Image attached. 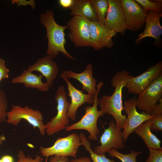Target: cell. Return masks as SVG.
Listing matches in <instances>:
<instances>
[{
  "label": "cell",
  "mask_w": 162,
  "mask_h": 162,
  "mask_svg": "<svg viewBox=\"0 0 162 162\" xmlns=\"http://www.w3.org/2000/svg\"><path fill=\"white\" fill-rule=\"evenodd\" d=\"M129 72L125 70L117 71L111 79V85L115 87L112 94L109 96L103 95L99 100L100 110L103 116L105 114L112 116L115 119L116 128L123 129L127 117L122 113L123 110L122 101V91L130 76Z\"/></svg>",
  "instance_id": "cell-1"
},
{
  "label": "cell",
  "mask_w": 162,
  "mask_h": 162,
  "mask_svg": "<svg viewBox=\"0 0 162 162\" xmlns=\"http://www.w3.org/2000/svg\"><path fill=\"white\" fill-rule=\"evenodd\" d=\"M40 20L46 29V37L48 39L47 55L53 58L57 57L60 52L68 58L76 60L65 48L66 41L64 31L68 28V26H62L58 24L54 17L53 11L51 10H47L45 13L41 14Z\"/></svg>",
  "instance_id": "cell-2"
},
{
  "label": "cell",
  "mask_w": 162,
  "mask_h": 162,
  "mask_svg": "<svg viewBox=\"0 0 162 162\" xmlns=\"http://www.w3.org/2000/svg\"><path fill=\"white\" fill-rule=\"evenodd\" d=\"M104 84L102 82H100L96 86L97 91L93 96L94 103L92 106L85 107V113L81 119L78 122L72 124L68 126L65 130L66 131L74 130H85L88 132L90 134L88 139L90 140L97 141V135L100 133L97 122L98 118L103 116L100 110L98 111L97 107L99 103L98 95L100 89Z\"/></svg>",
  "instance_id": "cell-3"
},
{
  "label": "cell",
  "mask_w": 162,
  "mask_h": 162,
  "mask_svg": "<svg viewBox=\"0 0 162 162\" xmlns=\"http://www.w3.org/2000/svg\"><path fill=\"white\" fill-rule=\"evenodd\" d=\"M22 119L27 121L34 128H37L42 135H45L46 127L40 111L28 106L22 107L13 105L12 108L7 112V123L16 126Z\"/></svg>",
  "instance_id": "cell-4"
},
{
  "label": "cell",
  "mask_w": 162,
  "mask_h": 162,
  "mask_svg": "<svg viewBox=\"0 0 162 162\" xmlns=\"http://www.w3.org/2000/svg\"><path fill=\"white\" fill-rule=\"evenodd\" d=\"M65 87L59 86L57 88L55 98L57 103V114L46 124V133L51 136L60 131L65 129L70 120L67 114L70 103L68 100Z\"/></svg>",
  "instance_id": "cell-5"
},
{
  "label": "cell",
  "mask_w": 162,
  "mask_h": 162,
  "mask_svg": "<svg viewBox=\"0 0 162 162\" xmlns=\"http://www.w3.org/2000/svg\"><path fill=\"white\" fill-rule=\"evenodd\" d=\"M82 145L80 136L75 133L63 138H58L49 147H40V152L42 156L53 155L76 157L79 147Z\"/></svg>",
  "instance_id": "cell-6"
},
{
  "label": "cell",
  "mask_w": 162,
  "mask_h": 162,
  "mask_svg": "<svg viewBox=\"0 0 162 162\" xmlns=\"http://www.w3.org/2000/svg\"><path fill=\"white\" fill-rule=\"evenodd\" d=\"M90 21L83 17L73 16L68 22L70 31L68 35L75 46H91Z\"/></svg>",
  "instance_id": "cell-7"
},
{
  "label": "cell",
  "mask_w": 162,
  "mask_h": 162,
  "mask_svg": "<svg viewBox=\"0 0 162 162\" xmlns=\"http://www.w3.org/2000/svg\"><path fill=\"white\" fill-rule=\"evenodd\" d=\"M136 106L150 115L157 102L162 97V74L155 79L139 94Z\"/></svg>",
  "instance_id": "cell-8"
},
{
  "label": "cell",
  "mask_w": 162,
  "mask_h": 162,
  "mask_svg": "<svg viewBox=\"0 0 162 162\" xmlns=\"http://www.w3.org/2000/svg\"><path fill=\"white\" fill-rule=\"evenodd\" d=\"M136 100L135 98H130L124 103L123 110L127 114L122 134L124 142L138 126L154 116L147 114L143 111L140 113L138 112L136 108Z\"/></svg>",
  "instance_id": "cell-9"
},
{
  "label": "cell",
  "mask_w": 162,
  "mask_h": 162,
  "mask_svg": "<svg viewBox=\"0 0 162 162\" xmlns=\"http://www.w3.org/2000/svg\"><path fill=\"white\" fill-rule=\"evenodd\" d=\"M162 74V62L160 61L138 76H133L130 75L124 87L130 93L139 94Z\"/></svg>",
  "instance_id": "cell-10"
},
{
  "label": "cell",
  "mask_w": 162,
  "mask_h": 162,
  "mask_svg": "<svg viewBox=\"0 0 162 162\" xmlns=\"http://www.w3.org/2000/svg\"><path fill=\"white\" fill-rule=\"evenodd\" d=\"M127 29L133 32L140 30L145 23L147 14L135 0H121Z\"/></svg>",
  "instance_id": "cell-11"
},
{
  "label": "cell",
  "mask_w": 162,
  "mask_h": 162,
  "mask_svg": "<svg viewBox=\"0 0 162 162\" xmlns=\"http://www.w3.org/2000/svg\"><path fill=\"white\" fill-rule=\"evenodd\" d=\"M109 124L108 128L104 129L100 136V145L94 147V152L98 154H105L112 148L123 149L125 147L122 130L116 129V124L113 121H110Z\"/></svg>",
  "instance_id": "cell-12"
},
{
  "label": "cell",
  "mask_w": 162,
  "mask_h": 162,
  "mask_svg": "<svg viewBox=\"0 0 162 162\" xmlns=\"http://www.w3.org/2000/svg\"><path fill=\"white\" fill-rule=\"evenodd\" d=\"M89 28L91 47L95 50L104 47L110 48L112 47L114 43L112 38L117 33L115 31L98 21H90Z\"/></svg>",
  "instance_id": "cell-13"
},
{
  "label": "cell",
  "mask_w": 162,
  "mask_h": 162,
  "mask_svg": "<svg viewBox=\"0 0 162 162\" xmlns=\"http://www.w3.org/2000/svg\"><path fill=\"white\" fill-rule=\"evenodd\" d=\"M109 8L104 24L123 36L127 29L121 0H108Z\"/></svg>",
  "instance_id": "cell-14"
},
{
  "label": "cell",
  "mask_w": 162,
  "mask_h": 162,
  "mask_svg": "<svg viewBox=\"0 0 162 162\" xmlns=\"http://www.w3.org/2000/svg\"><path fill=\"white\" fill-rule=\"evenodd\" d=\"M162 13L150 10L148 11L145 20L146 26L144 31L135 40L136 44L139 43L143 39L152 38L155 40L154 45L158 46L161 44L162 27L160 20Z\"/></svg>",
  "instance_id": "cell-15"
},
{
  "label": "cell",
  "mask_w": 162,
  "mask_h": 162,
  "mask_svg": "<svg viewBox=\"0 0 162 162\" xmlns=\"http://www.w3.org/2000/svg\"><path fill=\"white\" fill-rule=\"evenodd\" d=\"M27 70L32 72H40L46 80V82L50 87L57 78L59 68L53 58L47 55L38 59L36 62L27 67Z\"/></svg>",
  "instance_id": "cell-16"
},
{
  "label": "cell",
  "mask_w": 162,
  "mask_h": 162,
  "mask_svg": "<svg viewBox=\"0 0 162 162\" xmlns=\"http://www.w3.org/2000/svg\"><path fill=\"white\" fill-rule=\"evenodd\" d=\"M61 77L66 82L68 91V96L70 97L71 102L67 115L68 118L74 121L76 118V113L78 108L85 103L90 104L94 103L93 96L85 94L74 86L68 79L60 75Z\"/></svg>",
  "instance_id": "cell-17"
},
{
  "label": "cell",
  "mask_w": 162,
  "mask_h": 162,
  "mask_svg": "<svg viewBox=\"0 0 162 162\" xmlns=\"http://www.w3.org/2000/svg\"><path fill=\"white\" fill-rule=\"evenodd\" d=\"M93 66L90 63L87 64L85 70L78 73L71 70H63L61 75L67 79L74 78L78 80L82 85V88L88 94L93 96L96 93L97 80L92 75Z\"/></svg>",
  "instance_id": "cell-18"
},
{
  "label": "cell",
  "mask_w": 162,
  "mask_h": 162,
  "mask_svg": "<svg viewBox=\"0 0 162 162\" xmlns=\"http://www.w3.org/2000/svg\"><path fill=\"white\" fill-rule=\"evenodd\" d=\"M43 77L41 74L35 75L32 72L24 69L21 75L13 78L11 82L13 84L23 83L27 88H35L41 92H47L50 87L46 82H42Z\"/></svg>",
  "instance_id": "cell-19"
},
{
  "label": "cell",
  "mask_w": 162,
  "mask_h": 162,
  "mask_svg": "<svg viewBox=\"0 0 162 162\" xmlns=\"http://www.w3.org/2000/svg\"><path fill=\"white\" fill-rule=\"evenodd\" d=\"M153 118L141 124L134 132L143 140L148 148H153L162 150L160 146L161 141L151 130V127L153 122Z\"/></svg>",
  "instance_id": "cell-20"
},
{
  "label": "cell",
  "mask_w": 162,
  "mask_h": 162,
  "mask_svg": "<svg viewBox=\"0 0 162 162\" xmlns=\"http://www.w3.org/2000/svg\"><path fill=\"white\" fill-rule=\"evenodd\" d=\"M70 15L84 17L91 21H98L95 11L90 0H74L70 8Z\"/></svg>",
  "instance_id": "cell-21"
},
{
  "label": "cell",
  "mask_w": 162,
  "mask_h": 162,
  "mask_svg": "<svg viewBox=\"0 0 162 162\" xmlns=\"http://www.w3.org/2000/svg\"><path fill=\"white\" fill-rule=\"evenodd\" d=\"M79 136L82 145L84 146L90 154L91 158L92 160V162H116L114 160H111L106 158L105 156V154L98 155L96 154L91 148V143L84 134L82 132Z\"/></svg>",
  "instance_id": "cell-22"
},
{
  "label": "cell",
  "mask_w": 162,
  "mask_h": 162,
  "mask_svg": "<svg viewBox=\"0 0 162 162\" xmlns=\"http://www.w3.org/2000/svg\"><path fill=\"white\" fill-rule=\"evenodd\" d=\"M96 13L98 21L104 23L109 8L108 0H90Z\"/></svg>",
  "instance_id": "cell-23"
},
{
  "label": "cell",
  "mask_w": 162,
  "mask_h": 162,
  "mask_svg": "<svg viewBox=\"0 0 162 162\" xmlns=\"http://www.w3.org/2000/svg\"><path fill=\"white\" fill-rule=\"evenodd\" d=\"M107 152L110 156L117 158L122 162H136L137 156L142 153L141 151L137 152L131 150L130 153L124 154L119 152L114 148L111 149Z\"/></svg>",
  "instance_id": "cell-24"
},
{
  "label": "cell",
  "mask_w": 162,
  "mask_h": 162,
  "mask_svg": "<svg viewBox=\"0 0 162 162\" xmlns=\"http://www.w3.org/2000/svg\"><path fill=\"white\" fill-rule=\"evenodd\" d=\"M135 0L141 5L146 14L150 10L162 12V0H155V1L149 0Z\"/></svg>",
  "instance_id": "cell-25"
},
{
  "label": "cell",
  "mask_w": 162,
  "mask_h": 162,
  "mask_svg": "<svg viewBox=\"0 0 162 162\" xmlns=\"http://www.w3.org/2000/svg\"><path fill=\"white\" fill-rule=\"evenodd\" d=\"M8 102L5 92L0 89V124L7 120Z\"/></svg>",
  "instance_id": "cell-26"
},
{
  "label": "cell",
  "mask_w": 162,
  "mask_h": 162,
  "mask_svg": "<svg viewBox=\"0 0 162 162\" xmlns=\"http://www.w3.org/2000/svg\"><path fill=\"white\" fill-rule=\"evenodd\" d=\"M149 155L146 162H162V150L150 148Z\"/></svg>",
  "instance_id": "cell-27"
},
{
  "label": "cell",
  "mask_w": 162,
  "mask_h": 162,
  "mask_svg": "<svg viewBox=\"0 0 162 162\" xmlns=\"http://www.w3.org/2000/svg\"><path fill=\"white\" fill-rule=\"evenodd\" d=\"M17 157L18 162H43L44 160V158L39 155H36L34 158L30 157L29 155L26 157L24 152L21 150L18 152Z\"/></svg>",
  "instance_id": "cell-28"
},
{
  "label": "cell",
  "mask_w": 162,
  "mask_h": 162,
  "mask_svg": "<svg viewBox=\"0 0 162 162\" xmlns=\"http://www.w3.org/2000/svg\"><path fill=\"white\" fill-rule=\"evenodd\" d=\"M153 122L151 127V131H161L162 130V114L154 116Z\"/></svg>",
  "instance_id": "cell-29"
},
{
  "label": "cell",
  "mask_w": 162,
  "mask_h": 162,
  "mask_svg": "<svg viewBox=\"0 0 162 162\" xmlns=\"http://www.w3.org/2000/svg\"><path fill=\"white\" fill-rule=\"evenodd\" d=\"M68 157L57 155L51 156L49 162H69ZM47 162L46 160V162Z\"/></svg>",
  "instance_id": "cell-30"
},
{
  "label": "cell",
  "mask_w": 162,
  "mask_h": 162,
  "mask_svg": "<svg viewBox=\"0 0 162 162\" xmlns=\"http://www.w3.org/2000/svg\"><path fill=\"white\" fill-rule=\"evenodd\" d=\"M9 69L6 67L5 64L0 66V82L2 79L9 78Z\"/></svg>",
  "instance_id": "cell-31"
},
{
  "label": "cell",
  "mask_w": 162,
  "mask_h": 162,
  "mask_svg": "<svg viewBox=\"0 0 162 162\" xmlns=\"http://www.w3.org/2000/svg\"><path fill=\"white\" fill-rule=\"evenodd\" d=\"M158 104L154 106L153 109L150 115L155 116L158 114H162V98L158 102Z\"/></svg>",
  "instance_id": "cell-32"
},
{
  "label": "cell",
  "mask_w": 162,
  "mask_h": 162,
  "mask_svg": "<svg viewBox=\"0 0 162 162\" xmlns=\"http://www.w3.org/2000/svg\"><path fill=\"white\" fill-rule=\"evenodd\" d=\"M74 0H59L58 2L59 5L62 8H70L72 6Z\"/></svg>",
  "instance_id": "cell-33"
},
{
  "label": "cell",
  "mask_w": 162,
  "mask_h": 162,
  "mask_svg": "<svg viewBox=\"0 0 162 162\" xmlns=\"http://www.w3.org/2000/svg\"><path fill=\"white\" fill-rule=\"evenodd\" d=\"M69 162H92L90 159L87 157H82L78 158H75Z\"/></svg>",
  "instance_id": "cell-34"
},
{
  "label": "cell",
  "mask_w": 162,
  "mask_h": 162,
  "mask_svg": "<svg viewBox=\"0 0 162 162\" xmlns=\"http://www.w3.org/2000/svg\"><path fill=\"white\" fill-rule=\"evenodd\" d=\"M3 162H13V158L10 156L5 155L1 159Z\"/></svg>",
  "instance_id": "cell-35"
},
{
  "label": "cell",
  "mask_w": 162,
  "mask_h": 162,
  "mask_svg": "<svg viewBox=\"0 0 162 162\" xmlns=\"http://www.w3.org/2000/svg\"><path fill=\"white\" fill-rule=\"evenodd\" d=\"M5 140V137L4 135H0V145L2 144L3 142Z\"/></svg>",
  "instance_id": "cell-36"
},
{
  "label": "cell",
  "mask_w": 162,
  "mask_h": 162,
  "mask_svg": "<svg viewBox=\"0 0 162 162\" xmlns=\"http://www.w3.org/2000/svg\"><path fill=\"white\" fill-rule=\"evenodd\" d=\"M5 61L1 58H0V66L2 64H5Z\"/></svg>",
  "instance_id": "cell-37"
},
{
  "label": "cell",
  "mask_w": 162,
  "mask_h": 162,
  "mask_svg": "<svg viewBox=\"0 0 162 162\" xmlns=\"http://www.w3.org/2000/svg\"><path fill=\"white\" fill-rule=\"evenodd\" d=\"M0 162H3V161H2V160L1 159H0Z\"/></svg>",
  "instance_id": "cell-38"
}]
</instances>
